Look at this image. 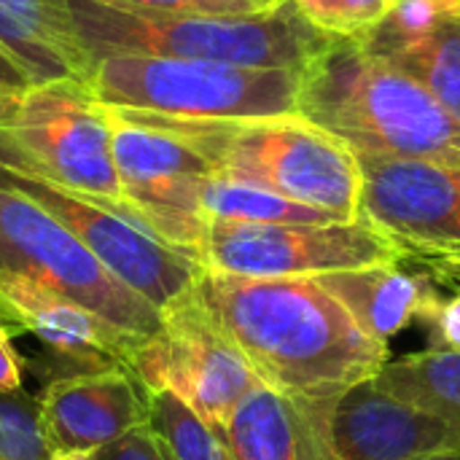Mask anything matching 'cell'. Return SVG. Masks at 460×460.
Instances as JSON below:
<instances>
[{
  "mask_svg": "<svg viewBox=\"0 0 460 460\" xmlns=\"http://www.w3.org/2000/svg\"><path fill=\"white\" fill-rule=\"evenodd\" d=\"M194 294L261 385L278 394L332 404L391 361L315 278L202 270Z\"/></svg>",
  "mask_w": 460,
  "mask_h": 460,
  "instance_id": "1",
  "label": "cell"
},
{
  "mask_svg": "<svg viewBox=\"0 0 460 460\" xmlns=\"http://www.w3.org/2000/svg\"><path fill=\"white\" fill-rule=\"evenodd\" d=\"M296 113L353 154L460 164L458 121L418 81L350 38H332L299 73Z\"/></svg>",
  "mask_w": 460,
  "mask_h": 460,
  "instance_id": "2",
  "label": "cell"
},
{
  "mask_svg": "<svg viewBox=\"0 0 460 460\" xmlns=\"http://www.w3.org/2000/svg\"><path fill=\"white\" fill-rule=\"evenodd\" d=\"M113 111L178 135L218 175L261 186L342 221L358 218L361 172L356 154L299 113L264 119H175L129 108Z\"/></svg>",
  "mask_w": 460,
  "mask_h": 460,
  "instance_id": "3",
  "label": "cell"
},
{
  "mask_svg": "<svg viewBox=\"0 0 460 460\" xmlns=\"http://www.w3.org/2000/svg\"><path fill=\"white\" fill-rule=\"evenodd\" d=\"M67 5L92 62L132 54L302 73L332 40L291 0L259 13H146L100 0H67Z\"/></svg>",
  "mask_w": 460,
  "mask_h": 460,
  "instance_id": "4",
  "label": "cell"
},
{
  "mask_svg": "<svg viewBox=\"0 0 460 460\" xmlns=\"http://www.w3.org/2000/svg\"><path fill=\"white\" fill-rule=\"evenodd\" d=\"M89 89L108 108L175 119H264L296 113L299 70L116 54L94 62Z\"/></svg>",
  "mask_w": 460,
  "mask_h": 460,
  "instance_id": "5",
  "label": "cell"
},
{
  "mask_svg": "<svg viewBox=\"0 0 460 460\" xmlns=\"http://www.w3.org/2000/svg\"><path fill=\"white\" fill-rule=\"evenodd\" d=\"M0 170L43 181L127 216L111 148V111L89 84H35L13 119L0 127Z\"/></svg>",
  "mask_w": 460,
  "mask_h": 460,
  "instance_id": "6",
  "label": "cell"
},
{
  "mask_svg": "<svg viewBox=\"0 0 460 460\" xmlns=\"http://www.w3.org/2000/svg\"><path fill=\"white\" fill-rule=\"evenodd\" d=\"M0 270L92 310L119 332L146 340L162 326V313L116 280L86 245L30 194L0 181Z\"/></svg>",
  "mask_w": 460,
  "mask_h": 460,
  "instance_id": "7",
  "label": "cell"
},
{
  "mask_svg": "<svg viewBox=\"0 0 460 460\" xmlns=\"http://www.w3.org/2000/svg\"><path fill=\"white\" fill-rule=\"evenodd\" d=\"M129 369L148 391L172 394L218 434L261 380L202 307L194 286L162 310L154 337L135 345Z\"/></svg>",
  "mask_w": 460,
  "mask_h": 460,
  "instance_id": "8",
  "label": "cell"
},
{
  "mask_svg": "<svg viewBox=\"0 0 460 460\" xmlns=\"http://www.w3.org/2000/svg\"><path fill=\"white\" fill-rule=\"evenodd\" d=\"M402 259L399 245L364 218L332 224L208 221L199 248L205 272L243 278H321Z\"/></svg>",
  "mask_w": 460,
  "mask_h": 460,
  "instance_id": "9",
  "label": "cell"
},
{
  "mask_svg": "<svg viewBox=\"0 0 460 460\" xmlns=\"http://www.w3.org/2000/svg\"><path fill=\"white\" fill-rule=\"evenodd\" d=\"M108 108V105H105ZM111 111V148L127 216L199 264L202 186L216 170L178 135Z\"/></svg>",
  "mask_w": 460,
  "mask_h": 460,
  "instance_id": "10",
  "label": "cell"
},
{
  "mask_svg": "<svg viewBox=\"0 0 460 460\" xmlns=\"http://www.w3.org/2000/svg\"><path fill=\"white\" fill-rule=\"evenodd\" d=\"M358 218L399 251L460 267V164L356 154Z\"/></svg>",
  "mask_w": 460,
  "mask_h": 460,
  "instance_id": "11",
  "label": "cell"
},
{
  "mask_svg": "<svg viewBox=\"0 0 460 460\" xmlns=\"http://www.w3.org/2000/svg\"><path fill=\"white\" fill-rule=\"evenodd\" d=\"M0 181L30 194L59 224H65L116 280L151 302L159 313L183 296L202 272L197 261L108 205L8 170H0Z\"/></svg>",
  "mask_w": 460,
  "mask_h": 460,
  "instance_id": "12",
  "label": "cell"
},
{
  "mask_svg": "<svg viewBox=\"0 0 460 460\" xmlns=\"http://www.w3.org/2000/svg\"><path fill=\"white\" fill-rule=\"evenodd\" d=\"M35 402L51 453H100L148 426V388L124 364L57 375Z\"/></svg>",
  "mask_w": 460,
  "mask_h": 460,
  "instance_id": "13",
  "label": "cell"
},
{
  "mask_svg": "<svg viewBox=\"0 0 460 460\" xmlns=\"http://www.w3.org/2000/svg\"><path fill=\"white\" fill-rule=\"evenodd\" d=\"M340 460H429L460 453V426L396 399L375 377L348 388L329 410Z\"/></svg>",
  "mask_w": 460,
  "mask_h": 460,
  "instance_id": "14",
  "label": "cell"
},
{
  "mask_svg": "<svg viewBox=\"0 0 460 460\" xmlns=\"http://www.w3.org/2000/svg\"><path fill=\"white\" fill-rule=\"evenodd\" d=\"M0 323L8 334L40 342L65 364L62 375L113 364L129 367V356L140 342L73 299L11 270H0Z\"/></svg>",
  "mask_w": 460,
  "mask_h": 460,
  "instance_id": "15",
  "label": "cell"
},
{
  "mask_svg": "<svg viewBox=\"0 0 460 460\" xmlns=\"http://www.w3.org/2000/svg\"><path fill=\"white\" fill-rule=\"evenodd\" d=\"M332 404L256 385L229 415L221 439L232 460H340L329 437Z\"/></svg>",
  "mask_w": 460,
  "mask_h": 460,
  "instance_id": "16",
  "label": "cell"
},
{
  "mask_svg": "<svg viewBox=\"0 0 460 460\" xmlns=\"http://www.w3.org/2000/svg\"><path fill=\"white\" fill-rule=\"evenodd\" d=\"M361 326L367 337L385 345L410 323L426 321L442 302L429 272H410L402 261L315 278Z\"/></svg>",
  "mask_w": 460,
  "mask_h": 460,
  "instance_id": "17",
  "label": "cell"
},
{
  "mask_svg": "<svg viewBox=\"0 0 460 460\" xmlns=\"http://www.w3.org/2000/svg\"><path fill=\"white\" fill-rule=\"evenodd\" d=\"M0 46L35 84H89L94 70L67 0H0Z\"/></svg>",
  "mask_w": 460,
  "mask_h": 460,
  "instance_id": "18",
  "label": "cell"
},
{
  "mask_svg": "<svg viewBox=\"0 0 460 460\" xmlns=\"http://www.w3.org/2000/svg\"><path fill=\"white\" fill-rule=\"evenodd\" d=\"M375 383L415 407H423L460 426V350L429 348L388 361Z\"/></svg>",
  "mask_w": 460,
  "mask_h": 460,
  "instance_id": "19",
  "label": "cell"
},
{
  "mask_svg": "<svg viewBox=\"0 0 460 460\" xmlns=\"http://www.w3.org/2000/svg\"><path fill=\"white\" fill-rule=\"evenodd\" d=\"M205 221H237V224H332L342 221L326 210L286 199L253 183H243L226 175H210L202 186Z\"/></svg>",
  "mask_w": 460,
  "mask_h": 460,
  "instance_id": "20",
  "label": "cell"
},
{
  "mask_svg": "<svg viewBox=\"0 0 460 460\" xmlns=\"http://www.w3.org/2000/svg\"><path fill=\"white\" fill-rule=\"evenodd\" d=\"M383 59L418 81L460 124V16Z\"/></svg>",
  "mask_w": 460,
  "mask_h": 460,
  "instance_id": "21",
  "label": "cell"
},
{
  "mask_svg": "<svg viewBox=\"0 0 460 460\" xmlns=\"http://www.w3.org/2000/svg\"><path fill=\"white\" fill-rule=\"evenodd\" d=\"M148 426L172 460H232L221 434L172 394L148 391Z\"/></svg>",
  "mask_w": 460,
  "mask_h": 460,
  "instance_id": "22",
  "label": "cell"
},
{
  "mask_svg": "<svg viewBox=\"0 0 460 460\" xmlns=\"http://www.w3.org/2000/svg\"><path fill=\"white\" fill-rule=\"evenodd\" d=\"M456 16H460V0H396L388 16L364 38H358V43L367 51L385 57L407 43L426 38Z\"/></svg>",
  "mask_w": 460,
  "mask_h": 460,
  "instance_id": "23",
  "label": "cell"
},
{
  "mask_svg": "<svg viewBox=\"0 0 460 460\" xmlns=\"http://www.w3.org/2000/svg\"><path fill=\"white\" fill-rule=\"evenodd\" d=\"M294 8L329 38L358 40L375 30L396 0H291Z\"/></svg>",
  "mask_w": 460,
  "mask_h": 460,
  "instance_id": "24",
  "label": "cell"
},
{
  "mask_svg": "<svg viewBox=\"0 0 460 460\" xmlns=\"http://www.w3.org/2000/svg\"><path fill=\"white\" fill-rule=\"evenodd\" d=\"M0 460H51L38 423V402L22 394H0Z\"/></svg>",
  "mask_w": 460,
  "mask_h": 460,
  "instance_id": "25",
  "label": "cell"
},
{
  "mask_svg": "<svg viewBox=\"0 0 460 460\" xmlns=\"http://www.w3.org/2000/svg\"><path fill=\"white\" fill-rule=\"evenodd\" d=\"M127 11L146 13H259L280 0H100Z\"/></svg>",
  "mask_w": 460,
  "mask_h": 460,
  "instance_id": "26",
  "label": "cell"
},
{
  "mask_svg": "<svg viewBox=\"0 0 460 460\" xmlns=\"http://www.w3.org/2000/svg\"><path fill=\"white\" fill-rule=\"evenodd\" d=\"M32 86L35 81L30 78V73L0 46V127L13 119L16 108Z\"/></svg>",
  "mask_w": 460,
  "mask_h": 460,
  "instance_id": "27",
  "label": "cell"
},
{
  "mask_svg": "<svg viewBox=\"0 0 460 460\" xmlns=\"http://www.w3.org/2000/svg\"><path fill=\"white\" fill-rule=\"evenodd\" d=\"M100 460H172L151 426L135 429L97 453Z\"/></svg>",
  "mask_w": 460,
  "mask_h": 460,
  "instance_id": "28",
  "label": "cell"
},
{
  "mask_svg": "<svg viewBox=\"0 0 460 460\" xmlns=\"http://www.w3.org/2000/svg\"><path fill=\"white\" fill-rule=\"evenodd\" d=\"M426 323L431 326V348L460 350V291L453 299H442Z\"/></svg>",
  "mask_w": 460,
  "mask_h": 460,
  "instance_id": "29",
  "label": "cell"
},
{
  "mask_svg": "<svg viewBox=\"0 0 460 460\" xmlns=\"http://www.w3.org/2000/svg\"><path fill=\"white\" fill-rule=\"evenodd\" d=\"M24 361L19 358L8 329L0 323V394H22Z\"/></svg>",
  "mask_w": 460,
  "mask_h": 460,
  "instance_id": "30",
  "label": "cell"
},
{
  "mask_svg": "<svg viewBox=\"0 0 460 460\" xmlns=\"http://www.w3.org/2000/svg\"><path fill=\"white\" fill-rule=\"evenodd\" d=\"M51 460H100L97 453H51Z\"/></svg>",
  "mask_w": 460,
  "mask_h": 460,
  "instance_id": "31",
  "label": "cell"
},
{
  "mask_svg": "<svg viewBox=\"0 0 460 460\" xmlns=\"http://www.w3.org/2000/svg\"><path fill=\"white\" fill-rule=\"evenodd\" d=\"M429 460H460V453H456V456H439V458H429Z\"/></svg>",
  "mask_w": 460,
  "mask_h": 460,
  "instance_id": "32",
  "label": "cell"
}]
</instances>
